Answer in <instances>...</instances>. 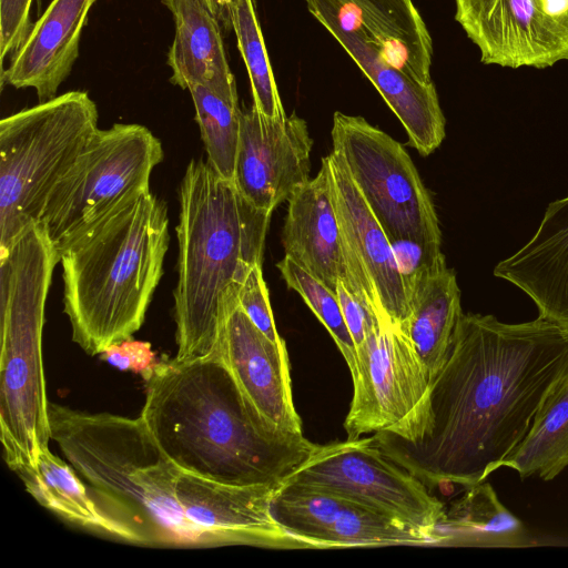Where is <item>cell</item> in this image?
<instances>
[{
  "label": "cell",
  "instance_id": "22",
  "mask_svg": "<svg viewBox=\"0 0 568 568\" xmlns=\"http://www.w3.org/2000/svg\"><path fill=\"white\" fill-rule=\"evenodd\" d=\"M173 16L175 32L168 53L170 81L183 90L195 84L235 82L221 23L205 0H162Z\"/></svg>",
  "mask_w": 568,
  "mask_h": 568
},
{
  "label": "cell",
  "instance_id": "3",
  "mask_svg": "<svg viewBox=\"0 0 568 568\" xmlns=\"http://www.w3.org/2000/svg\"><path fill=\"white\" fill-rule=\"evenodd\" d=\"M179 204L178 351L171 361L184 364L215 352L227 302L262 264L272 212L253 206L201 159H191L185 169Z\"/></svg>",
  "mask_w": 568,
  "mask_h": 568
},
{
  "label": "cell",
  "instance_id": "6",
  "mask_svg": "<svg viewBox=\"0 0 568 568\" xmlns=\"http://www.w3.org/2000/svg\"><path fill=\"white\" fill-rule=\"evenodd\" d=\"M95 102L69 91L0 121V254L40 221L47 200L98 128Z\"/></svg>",
  "mask_w": 568,
  "mask_h": 568
},
{
  "label": "cell",
  "instance_id": "12",
  "mask_svg": "<svg viewBox=\"0 0 568 568\" xmlns=\"http://www.w3.org/2000/svg\"><path fill=\"white\" fill-rule=\"evenodd\" d=\"M480 62L546 69L568 62V0H454Z\"/></svg>",
  "mask_w": 568,
  "mask_h": 568
},
{
  "label": "cell",
  "instance_id": "11",
  "mask_svg": "<svg viewBox=\"0 0 568 568\" xmlns=\"http://www.w3.org/2000/svg\"><path fill=\"white\" fill-rule=\"evenodd\" d=\"M332 141L388 241L442 243L433 200L399 142L364 118L342 112L334 113Z\"/></svg>",
  "mask_w": 568,
  "mask_h": 568
},
{
  "label": "cell",
  "instance_id": "34",
  "mask_svg": "<svg viewBox=\"0 0 568 568\" xmlns=\"http://www.w3.org/2000/svg\"><path fill=\"white\" fill-rule=\"evenodd\" d=\"M101 358L121 371H132L146 379L156 367V358L148 342L132 338L115 343L105 348Z\"/></svg>",
  "mask_w": 568,
  "mask_h": 568
},
{
  "label": "cell",
  "instance_id": "17",
  "mask_svg": "<svg viewBox=\"0 0 568 568\" xmlns=\"http://www.w3.org/2000/svg\"><path fill=\"white\" fill-rule=\"evenodd\" d=\"M332 201L356 280L379 320L402 327L410 315L390 243L336 152L325 156Z\"/></svg>",
  "mask_w": 568,
  "mask_h": 568
},
{
  "label": "cell",
  "instance_id": "30",
  "mask_svg": "<svg viewBox=\"0 0 568 568\" xmlns=\"http://www.w3.org/2000/svg\"><path fill=\"white\" fill-rule=\"evenodd\" d=\"M276 267L287 286L301 295L326 327L353 375L356 369L357 352L346 326L336 292L286 255L276 264Z\"/></svg>",
  "mask_w": 568,
  "mask_h": 568
},
{
  "label": "cell",
  "instance_id": "21",
  "mask_svg": "<svg viewBox=\"0 0 568 568\" xmlns=\"http://www.w3.org/2000/svg\"><path fill=\"white\" fill-rule=\"evenodd\" d=\"M526 293L539 316L568 332V196L548 204L532 237L494 268Z\"/></svg>",
  "mask_w": 568,
  "mask_h": 568
},
{
  "label": "cell",
  "instance_id": "2",
  "mask_svg": "<svg viewBox=\"0 0 568 568\" xmlns=\"http://www.w3.org/2000/svg\"><path fill=\"white\" fill-rule=\"evenodd\" d=\"M145 381L140 417L180 470L229 485L277 488L316 446L304 435L268 426L216 349L184 364L158 363Z\"/></svg>",
  "mask_w": 568,
  "mask_h": 568
},
{
  "label": "cell",
  "instance_id": "7",
  "mask_svg": "<svg viewBox=\"0 0 568 568\" xmlns=\"http://www.w3.org/2000/svg\"><path fill=\"white\" fill-rule=\"evenodd\" d=\"M50 436L101 505L131 528L141 545L159 546L135 473L165 458L144 422L110 413L48 407Z\"/></svg>",
  "mask_w": 568,
  "mask_h": 568
},
{
  "label": "cell",
  "instance_id": "14",
  "mask_svg": "<svg viewBox=\"0 0 568 568\" xmlns=\"http://www.w3.org/2000/svg\"><path fill=\"white\" fill-rule=\"evenodd\" d=\"M280 527L305 548L438 545L434 536L339 495L282 483L271 500Z\"/></svg>",
  "mask_w": 568,
  "mask_h": 568
},
{
  "label": "cell",
  "instance_id": "8",
  "mask_svg": "<svg viewBox=\"0 0 568 568\" xmlns=\"http://www.w3.org/2000/svg\"><path fill=\"white\" fill-rule=\"evenodd\" d=\"M163 156L160 139L142 124L98 129L52 189L39 221L57 253L121 203L151 190Z\"/></svg>",
  "mask_w": 568,
  "mask_h": 568
},
{
  "label": "cell",
  "instance_id": "20",
  "mask_svg": "<svg viewBox=\"0 0 568 568\" xmlns=\"http://www.w3.org/2000/svg\"><path fill=\"white\" fill-rule=\"evenodd\" d=\"M97 0H52L1 71V87L33 89L39 102L57 97L79 57L82 30Z\"/></svg>",
  "mask_w": 568,
  "mask_h": 568
},
{
  "label": "cell",
  "instance_id": "25",
  "mask_svg": "<svg viewBox=\"0 0 568 568\" xmlns=\"http://www.w3.org/2000/svg\"><path fill=\"white\" fill-rule=\"evenodd\" d=\"M404 71L430 82L432 38L413 0H339Z\"/></svg>",
  "mask_w": 568,
  "mask_h": 568
},
{
  "label": "cell",
  "instance_id": "33",
  "mask_svg": "<svg viewBox=\"0 0 568 568\" xmlns=\"http://www.w3.org/2000/svg\"><path fill=\"white\" fill-rule=\"evenodd\" d=\"M33 0H0V61L13 54L31 29L30 9Z\"/></svg>",
  "mask_w": 568,
  "mask_h": 568
},
{
  "label": "cell",
  "instance_id": "23",
  "mask_svg": "<svg viewBox=\"0 0 568 568\" xmlns=\"http://www.w3.org/2000/svg\"><path fill=\"white\" fill-rule=\"evenodd\" d=\"M27 491L57 516L92 531L138 542L134 531L89 494L73 467L43 449L36 463L14 470Z\"/></svg>",
  "mask_w": 568,
  "mask_h": 568
},
{
  "label": "cell",
  "instance_id": "16",
  "mask_svg": "<svg viewBox=\"0 0 568 568\" xmlns=\"http://www.w3.org/2000/svg\"><path fill=\"white\" fill-rule=\"evenodd\" d=\"M216 351L250 404L273 429L301 436L293 403L290 359L246 316L235 297L227 303Z\"/></svg>",
  "mask_w": 568,
  "mask_h": 568
},
{
  "label": "cell",
  "instance_id": "27",
  "mask_svg": "<svg viewBox=\"0 0 568 568\" xmlns=\"http://www.w3.org/2000/svg\"><path fill=\"white\" fill-rule=\"evenodd\" d=\"M524 479L551 480L568 466V374L546 398L517 448L505 459Z\"/></svg>",
  "mask_w": 568,
  "mask_h": 568
},
{
  "label": "cell",
  "instance_id": "18",
  "mask_svg": "<svg viewBox=\"0 0 568 568\" xmlns=\"http://www.w3.org/2000/svg\"><path fill=\"white\" fill-rule=\"evenodd\" d=\"M275 487L235 486L178 470L175 491L186 519L211 545L300 549L271 514Z\"/></svg>",
  "mask_w": 568,
  "mask_h": 568
},
{
  "label": "cell",
  "instance_id": "24",
  "mask_svg": "<svg viewBox=\"0 0 568 568\" xmlns=\"http://www.w3.org/2000/svg\"><path fill=\"white\" fill-rule=\"evenodd\" d=\"M410 315L400 327L426 365L432 381L443 367L463 314L456 274L447 266L430 275L409 301Z\"/></svg>",
  "mask_w": 568,
  "mask_h": 568
},
{
  "label": "cell",
  "instance_id": "15",
  "mask_svg": "<svg viewBox=\"0 0 568 568\" xmlns=\"http://www.w3.org/2000/svg\"><path fill=\"white\" fill-rule=\"evenodd\" d=\"M312 146L305 120L272 119L252 105L241 114L233 183L253 206L273 212L310 180Z\"/></svg>",
  "mask_w": 568,
  "mask_h": 568
},
{
  "label": "cell",
  "instance_id": "32",
  "mask_svg": "<svg viewBox=\"0 0 568 568\" xmlns=\"http://www.w3.org/2000/svg\"><path fill=\"white\" fill-rule=\"evenodd\" d=\"M237 298L240 307L263 334L275 344L285 345L275 326L262 264H255L251 268L240 288Z\"/></svg>",
  "mask_w": 568,
  "mask_h": 568
},
{
  "label": "cell",
  "instance_id": "19",
  "mask_svg": "<svg viewBox=\"0 0 568 568\" xmlns=\"http://www.w3.org/2000/svg\"><path fill=\"white\" fill-rule=\"evenodd\" d=\"M321 162L317 175L287 200L282 230L285 255L332 291L336 292L337 283L342 282L356 298L372 306L358 285L352 254L341 231L326 158Z\"/></svg>",
  "mask_w": 568,
  "mask_h": 568
},
{
  "label": "cell",
  "instance_id": "28",
  "mask_svg": "<svg viewBox=\"0 0 568 568\" xmlns=\"http://www.w3.org/2000/svg\"><path fill=\"white\" fill-rule=\"evenodd\" d=\"M189 91L206 162L217 174L233 182L242 114L236 83L195 84Z\"/></svg>",
  "mask_w": 568,
  "mask_h": 568
},
{
  "label": "cell",
  "instance_id": "35",
  "mask_svg": "<svg viewBox=\"0 0 568 568\" xmlns=\"http://www.w3.org/2000/svg\"><path fill=\"white\" fill-rule=\"evenodd\" d=\"M336 294L346 326L357 348L378 324L379 318L372 306L356 298L342 282L337 283Z\"/></svg>",
  "mask_w": 568,
  "mask_h": 568
},
{
  "label": "cell",
  "instance_id": "13",
  "mask_svg": "<svg viewBox=\"0 0 568 568\" xmlns=\"http://www.w3.org/2000/svg\"><path fill=\"white\" fill-rule=\"evenodd\" d=\"M312 16L338 41L400 121L409 144L426 156L445 139L436 88L404 71L356 13L339 0H305Z\"/></svg>",
  "mask_w": 568,
  "mask_h": 568
},
{
  "label": "cell",
  "instance_id": "9",
  "mask_svg": "<svg viewBox=\"0 0 568 568\" xmlns=\"http://www.w3.org/2000/svg\"><path fill=\"white\" fill-rule=\"evenodd\" d=\"M356 352L344 422L347 439L388 433L408 443L420 440L430 423L432 378L408 335L379 320Z\"/></svg>",
  "mask_w": 568,
  "mask_h": 568
},
{
  "label": "cell",
  "instance_id": "10",
  "mask_svg": "<svg viewBox=\"0 0 568 568\" xmlns=\"http://www.w3.org/2000/svg\"><path fill=\"white\" fill-rule=\"evenodd\" d=\"M283 483L329 491L405 525L443 545L446 509L430 489L392 460L374 436L317 445Z\"/></svg>",
  "mask_w": 568,
  "mask_h": 568
},
{
  "label": "cell",
  "instance_id": "1",
  "mask_svg": "<svg viewBox=\"0 0 568 568\" xmlns=\"http://www.w3.org/2000/svg\"><path fill=\"white\" fill-rule=\"evenodd\" d=\"M568 374V332L538 316L508 324L462 314L448 356L432 381L430 423L408 443L374 433L382 450L429 489L484 481L529 432Z\"/></svg>",
  "mask_w": 568,
  "mask_h": 568
},
{
  "label": "cell",
  "instance_id": "31",
  "mask_svg": "<svg viewBox=\"0 0 568 568\" xmlns=\"http://www.w3.org/2000/svg\"><path fill=\"white\" fill-rule=\"evenodd\" d=\"M389 243L409 304L414 292L430 275L446 267L442 243L414 239H395Z\"/></svg>",
  "mask_w": 568,
  "mask_h": 568
},
{
  "label": "cell",
  "instance_id": "29",
  "mask_svg": "<svg viewBox=\"0 0 568 568\" xmlns=\"http://www.w3.org/2000/svg\"><path fill=\"white\" fill-rule=\"evenodd\" d=\"M231 27L250 78L253 105L272 119L286 116L275 83L253 0H234Z\"/></svg>",
  "mask_w": 568,
  "mask_h": 568
},
{
  "label": "cell",
  "instance_id": "4",
  "mask_svg": "<svg viewBox=\"0 0 568 568\" xmlns=\"http://www.w3.org/2000/svg\"><path fill=\"white\" fill-rule=\"evenodd\" d=\"M166 204L151 190L109 212L58 253L72 341L89 355L142 326L169 248Z\"/></svg>",
  "mask_w": 568,
  "mask_h": 568
},
{
  "label": "cell",
  "instance_id": "26",
  "mask_svg": "<svg viewBox=\"0 0 568 568\" xmlns=\"http://www.w3.org/2000/svg\"><path fill=\"white\" fill-rule=\"evenodd\" d=\"M443 545L476 547H527L534 541L523 523L498 499L490 484L466 487L446 510Z\"/></svg>",
  "mask_w": 568,
  "mask_h": 568
},
{
  "label": "cell",
  "instance_id": "36",
  "mask_svg": "<svg viewBox=\"0 0 568 568\" xmlns=\"http://www.w3.org/2000/svg\"><path fill=\"white\" fill-rule=\"evenodd\" d=\"M214 16L225 29L231 27V8L234 0H205Z\"/></svg>",
  "mask_w": 568,
  "mask_h": 568
},
{
  "label": "cell",
  "instance_id": "5",
  "mask_svg": "<svg viewBox=\"0 0 568 568\" xmlns=\"http://www.w3.org/2000/svg\"><path fill=\"white\" fill-rule=\"evenodd\" d=\"M57 251L33 223L0 254V427L14 471L49 448V402L42 358L44 311Z\"/></svg>",
  "mask_w": 568,
  "mask_h": 568
}]
</instances>
